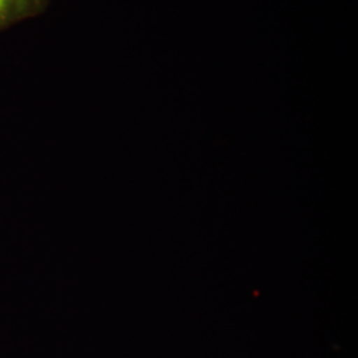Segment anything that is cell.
I'll use <instances>...</instances> for the list:
<instances>
[{
  "mask_svg": "<svg viewBox=\"0 0 358 358\" xmlns=\"http://www.w3.org/2000/svg\"><path fill=\"white\" fill-rule=\"evenodd\" d=\"M48 0H0V31L16 22L35 16Z\"/></svg>",
  "mask_w": 358,
  "mask_h": 358,
  "instance_id": "cell-1",
  "label": "cell"
}]
</instances>
